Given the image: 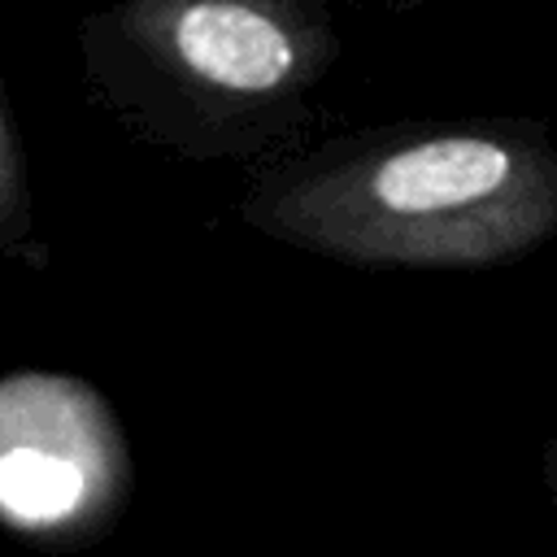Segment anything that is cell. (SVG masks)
I'll list each match as a JSON object with an SVG mask.
<instances>
[{
    "label": "cell",
    "instance_id": "obj_1",
    "mask_svg": "<svg viewBox=\"0 0 557 557\" xmlns=\"http://www.w3.org/2000/svg\"><path fill=\"white\" fill-rule=\"evenodd\" d=\"M239 213L348 265L492 270L557 235V144L540 117L361 131L270 170Z\"/></svg>",
    "mask_w": 557,
    "mask_h": 557
},
{
    "label": "cell",
    "instance_id": "obj_5",
    "mask_svg": "<svg viewBox=\"0 0 557 557\" xmlns=\"http://www.w3.org/2000/svg\"><path fill=\"white\" fill-rule=\"evenodd\" d=\"M540 479H544L548 500H553V513H557V431L544 440V453H540Z\"/></svg>",
    "mask_w": 557,
    "mask_h": 557
},
{
    "label": "cell",
    "instance_id": "obj_3",
    "mask_svg": "<svg viewBox=\"0 0 557 557\" xmlns=\"http://www.w3.org/2000/svg\"><path fill=\"white\" fill-rule=\"evenodd\" d=\"M126 492V457L104 400L78 379H0V522L30 535L100 527Z\"/></svg>",
    "mask_w": 557,
    "mask_h": 557
},
{
    "label": "cell",
    "instance_id": "obj_4",
    "mask_svg": "<svg viewBox=\"0 0 557 557\" xmlns=\"http://www.w3.org/2000/svg\"><path fill=\"white\" fill-rule=\"evenodd\" d=\"M0 252L22 257L26 265H44V235L35 222V196H30L26 161H22L4 96H0Z\"/></svg>",
    "mask_w": 557,
    "mask_h": 557
},
{
    "label": "cell",
    "instance_id": "obj_2",
    "mask_svg": "<svg viewBox=\"0 0 557 557\" xmlns=\"http://www.w3.org/2000/svg\"><path fill=\"white\" fill-rule=\"evenodd\" d=\"M100 26L87 44L109 96L178 144L278 126L339 48L313 0H126Z\"/></svg>",
    "mask_w": 557,
    "mask_h": 557
}]
</instances>
